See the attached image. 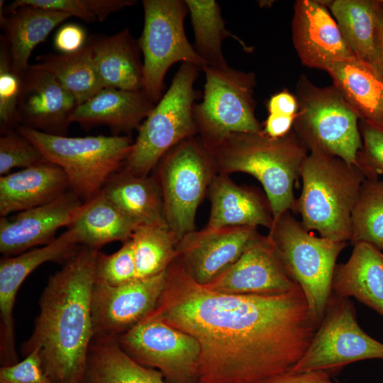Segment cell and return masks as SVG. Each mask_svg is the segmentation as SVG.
<instances>
[{
    "instance_id": "1",
    "label": "cell",
    "mask_w": 383,
    "mask_h": 383,
    "mask_svg": "<svg viewBox=\"0 0 383 383\" xmlns=\"http://www.w3.org/2000/svg\"><path fill=\"white\" fill-rule=\"evenodd\" d=\"M148 316L199 342V383H262L290 371L317 328L300 287L271 295L218 292L195 282L177 258Z\"/></svg>"
},
{
    "instance_id": "2",
    "label": "cell",
    "mask_w": 383,
    "mask_h": 383,
    "mask_svg": "<svg viewBox=\"0 0 383 383\" xmlns=\"http://www.w3.org/2000/svg\"><path fill=\"white\" fill-rule=\"evenodd\" d=\"M99 251L82 246L49 277L33 331L21 348L24 357L37 350L55 383H80L85 372L94 338L91 292Z\"/></svg>"
},
{
    "instance_id": "3",
    "label": "cell",
    "mask_w": 383,
    "mask_h": 383,
    "mask_svg": "<svg viewBox=\"0 0 383 383\" xmlns=\"http://www.w3.org/2000/svg\"><path fill=\"white\" fill-rule=\"evenodd\" d=\"M207 150L216 174L243 172L260 182L274 221L294 210V182L309 152L292 129L278 138H270L262 131L233 133Z\"/></svg>"
},
{
    "instance_id": "4",
    "label": "cell",
    "mask_w": 383,
    "mask_h": 383,
    "mask_svg": "<svg viewBox=\"0 0 383 383\" xmlns=\"http://www.w3.org/2000/svg\"><path fill=\"white\" fill-rule=\"evenodd\" d=\"M299 176L302 191L294 211L301 215L302 226L322 238L350 242L353 210L366 179L361 170L339 157L310 152Z\"/></svg>"
},
{
    "instance_id": "5",
    "label": "cell",
    "mask_w": 383,
    "mask_h": 383,
    "mask_svg": "<svg viewBox=\"0 0 383 383\" xmlns=\"http://www.w3.org/2000/svg\"><path fill=\"white\" fill-rule=\"evenodd\" d=\"M17 131L60 167L83 201L99 193L123 166L134 141L126 135L67 137L20 126Z\"/></svg>"
},
{
    "instance_id": "6",
    "label": "cell",
    "mask_w": 383,
    "mask_h": 383,
    "mask_svg": "<svg viewBox=\"0 0 383 383\" xmlns=\"http://www.w3.org/2000/svg\"><path fill=\"white\" fill-rule=\"evenodd\" d=\"M201 67L182 63L161 99L138 128L132 150L120 170L148 176L162 157L182 140L198 134L194 88Z\"/></svg>"
},
{
    "instance_id": "7",
    "label": "cell",
    "mask_w": 383,
    "mask_h": 383,
    "mask_svg": "<svg viewBox=\"0 0 383 383\" xmlns=\"http://www.w3.org/2000/svg\"><path fill=\"white\" fill-rule=\"evenodd\" d=\"M298 111L292 130L310 152L356 165L362 147L360 116L332 84L319 87L306 75L296 85Z\"/></svg>"
},
{
    "instance_id": "8",
    "label": "cell",
    "mask_w": 383,
    "mask_h": 383,
    "mask_svg": "<svg viewBox=\"0 0 383 383\" xmlns=\"http://www.w3.org/2000/svg\"><path fill=\"white\" fill-rule=\"evenodd\" d=\"M267 235L286 272L302 290L318 328L332 293L337 258L348 243L315 236L289 211L274 221Z\"/></svg>"
},
{
    "instance_id": "9",
    "label": "cell",
    "mask_w": 383,
    "mask_h": 383,
    "mask_svg": "<svg viewBox=\"0 0 383 383\" xmlns=\"http://www.w3.org/2000/svg\"><path fill=\"white\" fill-rule=\"evenodd\" d=\"M203 100L193 112L199 137L211 148L233 133H260L262 127L255 116L253 97L256 77L229 66H204Z\"/></svg>"
},
{
    "instance_id": "10",
    "label": "cell",
    "mask_w": 383,
    "mask_h": 383,
    "mask_svg": "<svg viewBox=\"0 0 383 383\" xmlns=\"http://www.w3.org/2000/svg\"><path fill=\"white\" fill-rule=\"evenodd\" d=\"M155 167L166 223L179 240L196 230L198 207L216 174L210 153L195 135L169 150Z\"/></svg>"
},
{
    "instance_id": "11",
    "label": "cell",
    "mask_w": 383,
    "mask_h": 383,
    "mask_svg": "<svg viewBox=\"0 0 383 383\" xmlns=\"http://www.w3.org/2000/svg\"><path fill=\"white\" fill-rule=\"evenodd\" d=\"M144 26L139 46L143 55L142 91L155 104L162 97L164 79L174 63L207 65L189 42L184 21L189 13L182 0H143Z\"/></svg>"
},
{
    "instance_id": "12",
    "label": "cell",
    "mask_w": 383,
    "mask_h": 383,
    "mask_svg": "<svg viewBox=\"0 0 383 383\" xmlns=\"http://www.w3.org/2000/svg\"><path fill=\"white\" fill-rule=\"evenodd\" d=\"M367 359H383V343L361 328L349 298L331 293L321 323L304 355L292 370L329 373Z\"/></svg>"
},
{
    "instance_id": "13",
    "label": "cell",
    "mask_w": 383,
    "mask_h": 383,
    "mask_svg": "<svg viewBox=\"0 0 383 383\" xmlns=\"http://www.w3.org/2000/svg\"><path fill=\"white\" fill-rule=\"evenodd\" d=\"M138 364L157 370L169 383H199L200 345L189 334L148 316L118 338Z\"/></svg>"
},
{
    "instance_id": "14",
    "label": "cell",
    "mask_w": 383,
    "mask_h": 383,
    "mask_svg": "<svg viewBox=\"0 0 383 383\" xmlns=\"http://www.w3.org/2000/svg\"><path fill=\"white\" fill-rule=\"evenodd\" d=\"M166 272L116 287L95 279L91 292L94 338L118 339L148 316L162 293Z\"/></svg>"
},
{
    "instance_id": "15",
    "label": "cell",
    "mask_w": 383,
    "mask_h": 383,
    "mask_svg": "<svg viewBox=\"0 0 383 383\" xmlns=\"http://www.w3.org/2000/svg\"><path fill=\"white\" fill-rule=\"evenodd\" d=\"M82 246L67 230L50 243L0 261V362L9 366L18 362L15 343L13 310L17 292L26 277L48 262H62Z\"/></svg>"
},
{
    "instance_id": "16",
    "label": "cell",
    "mask_w": 383,
    "mask_h": 383,
    "mask_svg": "<svg viewBox=\"0 0 383 383\" xmlns=\"http://www.w3.org/2000/svg\"><path fill=\"white\" fill-rule=\"evenodd\" d=\"M204 286L221 293L259 295L283 294L299 287L286 272L269 236L260 233L233 265Z\"/></svg>"
},
{
    "instance_id": "17",
    "label": "cell",
    "mask_w": 383,
    "mask_h": 383,
    "mask_svg": "<svg viewBox=\"0 0 383 383\" xmlns=\"http://www.w3.org/2000/svg\"><path fill=\"white\" fill-rule=\"evenodd\" d=\"M257 233L252 226L195 230L179 240L177 260L195 282L206 285L239 258Z\"/></svg>"
},
{
    "instance_id": "18",
    "label": "cell",
    "mask_w": 383,
    "mask_h": 383,
    "mask_svg": "<svg viewBox=\"0 0 383 383\" xmlns=\"http://www.w3.org/2000/svg\"><path fill=\"white\" fill-rule=\"evenodd\" d=\"M292 28L294 49L304 66L326 72L355 57L323 1H296Z\"/></svg>"
},
{
    "instance_id": "19",
    "label": "cell",
    "mask_w": 383,
    "mask_h": 383,
    "mask_svg": "<svg viewBox=\"0 0 383 383\" xmlns=\"http://www.w3.org/2000/svg\"><path fill=\"white\" fill-rule=\"evenodd\" d=\"M83 202L70 191L48 204L1 217L0 252L14 256L50 243L58 229L70 225Z\"/></svg>"
},
{
    "instance_id": "20",
    "label": "cell",
    "mask_w": 383,
    "mask_h": 383,
    "mask_svg": "<svg viewBox=\"0 0 383 383\" xmlns=\"http://www.w3.org/2000/svg\"><path fill=\"white\" fill-rule=\"evenodd\" d=\"M77 106L72 94L50 73L29 67L22 75L18 103L22 126L65 135Z\"/></svg>"
},
{
    "instance_id": "21",
    "label": "cell",
    "mask_w": 383,
    "mask_h": 383,
    "mask_svg": "<svg viewBox=\"0 0 383 383\" xmlns=\"http://www.w3.org/2000/svg\"><path fill=\"white\" fill-rule=\"evenodd\" d=\"M208 193L211 211L206 228H272L274 218L267 196L236 184L228 175L216 174Z\"/></svg>"
},
{
    "instance_id": "22",
    "label": "cell",
    "mask_w": 383,
    "mask_h": 383,
    "mask_svg": "<svg viewBox=\"0 0 383 383\" xmlns=\"http://www.w3.org/2000/svg\"><path fill=\"white\" fill-rule=\"evenodd\" d=\"M63 170L45 161L0 177V216L6 217L48 204L67 192Z\"/></svg>"
},
{
    "instance_id": "23",
    "label": "cell",
    "mask_w": 383,
    "mask_h": 383,
    "mask_svg": "<svg viewBox=\"0 0 383 383\" xmlns=\"http://www.w3.org/2000/svg\"><path fill=\"white\" fill-rule=\"evenodd\" d=\"M353 245L348 261L335 267L332 293L354 297L383 316V252L367 243Z\"/></svg>"
},
{
    "instance_id": "24",
    "label": "cell",
    "mask_w": 383,
    "mask_h": 383,
    "mask_svg": "<svg viewBox=\"0 0 383 383\" xmlns=\"http://www.w3.org/2000/svg\"><path fill=\"white\" fill-rule=\"evenodd\" d=\"M88 43L104 88L142 91L141 50L128 28L110 36L91 37Z\"/></svg>"
},
{
    "instance_id": "25",
    "label": "cell",
    "mask_w": 383,
    "mask_h": 383,
    "mask_svg": "<svg viewBox=\"0 0 383 383\" xmlns=\"http://www.w3.org/2000/svg\"><path fill=\"white\" fill-rule=\"evenodd\" d=\"M326 72L360 120L383 125V72L379 67L354 57Z\"/></svg>"
},
{
    "instance_id": "26",
    "label": "cell",
    "mask_w": 383,
    "mask_h": 383,
    "mask_svg": "<svg viewBox=\"0 0 383 383\" xmlns=\"http://www.w3.org/2000/svg\"><path fill=\"white\" fill-rule=\"evenodd\" d=\"M142 91L104 88L77 106L71 123L106 125L118 132L139 128L155 106Z\"/></svg>"
},
{
    "instance_id": "27",
    "label": "cell",
    "mask_w": 383,
    "mask_h": 383,
    "mask_svg": "<svg viewBox=\"0 0 383 383\" xmlns=\"http://www.w3.org/2000/svg\"><path fill=\"white\" fill-rule=\"evenodd\" d=\"M101 192L137 227L167 226L156 179L120 170L109 179Z\"/></svg>"
},
{
    "instance_id": "28",
    "label": "cell",
    "mask_w": 383,
    "mask_h": 383,
    "mask_svg": "<svg viewBox=\"0 0 383 383\" xmlns=\"http://www.w3.org/2000/svg\"><path fill=\"white\" fill-rule=\"evenodd\" d=\"M353 55L379 67L382 0L323 1Z\"/></svg>"
},
{
    "instance_id": "29",
    "label": "cell",
    "mask_w": 383,
    "mask_h": 383,
    "mask_svg": "<svg viewBox=\"0 0 383 383\" xmlns=\"http://www.w3.org/2000/svg\"><path fill=\"white\" fill-rule=\"evenodd\" d=\"M5 16L1 13V26L7 40L12 67L22 76L28 69L29 57L34 48L70 15L31 6H20Z\"/></svg>"
},
{
    "instance_id": "30",
    "label": "cell",
    "mask_w": 383,
    "mask_h": 383,
    "mask_svg": "<svg viewBox=\"0 0 383 383\" xmlns=\"http://www.w3.org/2000/svg\"><path fill=\"white\" fill-rule=\"evenodd\" d=\"M67 228L81 246L99 250L109 243L129 240L137 226L101 191L83 202Z\"/></svg>"
},
{
    "instance_id": "31",
    "label": "cell",
    "mask_w": 383,
    "mask_h": 383,
    "mask_svg": "<svg viewBox=\"0 0 383 383\" xmlns=\"http://www.w3.org/2000/svg\"><path fill=\"white\" fill-rule=\"evenodd\" d=\"M80 383H169L157 370L143 366L120 347L118 339L94 338Z\"/></svg>"
},
{
    "instance_id": "32",
    "label": "cell",
    "mask_w": 383,
    "mask_h": 383,
    "mask_svg": "<svg viewBox=\"0 0 383 383\" xmlns=\"http://www.w3.org/2000/svg\"><path fill=\"white\" fill-rule=\"evenodd\" d=\"M30 67L55 76L72 94L77 106L104 89L89 43L74 52L42 56L38 63Z\"/></svg>"
},
{
    "instance_id": "33",
    "label": "cell",
    "mask_w": 383,
    "mask_h": 383,
    "mask_svg": "<svg viewBox=\"0 0 383 383\" xmlns=\"http://www.w3.org/2000/svg\"><path fill=\"white\" fill-rule=\"evenodd\" d=\"M190 13L194 33V49L198 55L213 67H227L221 44L227 38L243 41L226 29L221 7L214 0H184Z\"/></svg>"
},
{
    "instance_id": "34",
    "label": "cell",
    "mask_w": 383,
    "mask_h": 383,
    "mask_svg": "<svg viewBox=\"0 0 383 383\" xmlns=\"http://www.w3.org/2000/svg\"><path fill=\"white\" fill-rule=\"evenodd\" d=\"M136 279L165 272L177 257V238L167 226H138L132 236Z\"/></svg>"
},
{
    "instance_id": "35",
    "label": "cell",
    "mask_w": 383,
    "mask_h": 383,
    "mask_svg": "<svg viewBox=\"0 0 383 383\" xmlns=\"http://www.w3.org/2000/svg\"><path fill=\"white\" fill-rule=\"evenodd\" d=\"M367 243L383 251V179H365L352 216L353 245Z\"/></svg>"
},
{
    "instance_id": "36",
    "label": "cell",
    "mask_w": 383,
    "mask_h": 383,
    "mask_svg": "<svg viewBox=\"0 0 383 383\" xmlns=\"http://www.w3.org/2000/svg\"><path fill=\"white\" fill-rule=\"evenodd\" d=\"M21 82L22 76L13 70L10 48L3 36L0 49V123L4 133L19 123L18 103Z\"/></svg>"
},
{
    "instance_id": "37",
    "label": "cell",
    "mask_w": 383,
    "mask_h": 383,
    "mask_svg": "<svg viewBox=\"0 0 383 383\" xmlns=\"http://www.w3.org/2000/svg\"><path fill=\"white\" fill-rule=\"evenodd\" d=\"M136 279L133 245L131 238L123 243L115 252L99 251L96 262V279L111 286H120Z\"/></svg>"
},
{
    "instance_id": "38",
    "label": "cell",
    "mask_w": 383,
    "mask_h": 383,
    "mask_svg": "<svg viewBox=\"0 0 383 383\" xmlns=\"http://www.w3.org/2000/svg\"><path fill=\"white\" fill-rule=\"evenodd\" d=\"M47 161L40 151L18 131H8L0 138V175L13 169L27 168Z\"/></svg>"
},
{
    "instance_id": "39",
    "label": "cell",
    "mask_w": 383,
    "mask_h": 383,
    "mask_svg": "<svg viewBox=\"0 0 383 383\" xmlns=\"http://www.w3.org/2000/svg\"><path fill=\"white\" fill-rule=\"evenodd\" d=\"M362 147L356 165L367 179H377L383 175V125L359 121Z\"/></svg>"
},
{
    "instance_id": "40",
    "label": "cell",
    "mask_w": 383,
    "mask_h": 383,
    "mask_svg": "<svg viewBox=\"0 0 383 383\" xmlns=\"http://www.w3.org/2000/svg\"><path fill=\"white\" fill-rule=\"evenodd\" d=\"M0 383H55L43 369L37 350L21 361L0 369Z\"/></svg>"
},
{
    "instance_id": "41",
    "label": "cell",
    "mask_w": 383,
    "mask_h": 383,
    "mask_svg": "<svg viewBox=\"0 0 383 383\" xmlns=\"http://www.w3.org/2000/svg\"><path fill=\"white\" fill-rule=\"evenodd\" d=\"M23 6H31L65 13L90 23L96 18L89 10L86 0H16L6 8L7 13Z\"/></svg>"
},
{
    "instance_id": "42",
    "label": "cell",
    "mask_w": 383,
    "mask_h": 383,
    "mask_svg": "<svg viewBox=\"0 0 383 383\" xmlns=\"http://www.w3.org/2000/svg\"><path fill=\"white\" fill-rule=\"evenodd\" d=\"M85 32L76 24L69 23L60 28L55 35V46L62 53L77 51L84 45Z\"/></svg>"
},
{
    "instance_id": "43",
    "label": "cell",
    "mask_w": 383,
    "mask_h": 383,
    "mask_svg": "<svg viewBox=\"0 0 383 383\" xmlns=\"http://www.w3.org/2000/svg\"><path fill=\"white\" fill-rule=\"evenodd\" d=\"M262 383H334L329 373L311 370L294 372L292 370L276 375Z\"/></svg>"
},
{
    "instance_id": "44",
    "label": "cell",
    "mask_w": 383,
    "mask_h": 383,
    "mask_svg": "<svg viewBox=\"0 0 383 383\" xmlns=\"http://www.w3.org/2000/svg\"><path fill=\"white\" fill-rule=\"evenodd\" d=\"M269 113L295 116L298 104L295 96L287 91H282L272 96L267 102Z\"/></svg>"
},
{
    "instance_id": "45",
    "label": "cell",
    "mask_w": 383,
    "mask_h": 383,
    "mask_svg": "<svg viewBox=\"0 0 383 383\" xmlns=\"http://www.w3.org/2000/svg\"><path fill=\"white\" fill-rule=\"evenodd\" d=\"M294 117L269 113L262 131L272 138L283 137L292 131Z\"/></svg>"
},
{
    "instance_id": "46",
    "label": "cell",
    "mask_w": 383,
    "mask_h": 383,
    "mask_svg": "<svg viewBox=\"0 0 383 383\" xmlns=\"http://www.w3.org/2000/svg\"><path fill=\"white\" fill-rule=\"evenodd\" d=\"M90 12L100 21L113 12L135 4L133 0H86Z\"/></svg>"
},
{
    "instance_id": "47",
    "label": "cell",
    "mask_w": 383,
    "mask_h": 383,
    "mask_svg": "<svg viewBox=\"0 0 383 383\" xmlns=\"http://www.w3.org/2000/svg\"><path fill=\"white\" fill-rule=\"evenodd\" d=\"M379 67L383 72V0H382V15L378 35Z\"/></svg>"
}]
</instances>
